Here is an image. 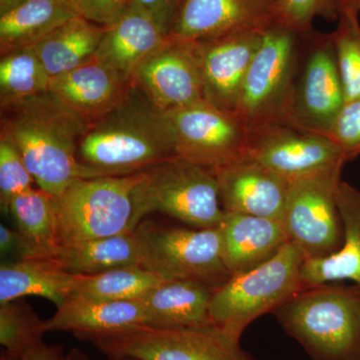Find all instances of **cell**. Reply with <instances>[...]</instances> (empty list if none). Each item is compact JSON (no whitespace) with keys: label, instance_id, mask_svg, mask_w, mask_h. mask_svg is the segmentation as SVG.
I'll return each mask as SVG.
<instances>
[{"label":"cell","instance_id":"b9f144b4","mask_svg":"<svg viewBox=\"0 0 360 360\" xmlns=\"http://www.w3.org/2000/svg\"><path fill=\"white\" fill-rule=\"evenodd\" d=\"M341 9H352L360 14V0H342Z\"/></svg>","mask_w":360,"mask_h":360},{"label":"cell","instance_id":"f1b7e54d","mask_svg":"<svg viewBox=\"0 0 360 360\" xmlns=\"http://www.w3.org/2000/svg\"><path fill=\"white\" fill-rule=\"evenodd\" d=\"M162 283H165L162 278L142 265H132L94 276H82L70 298L96 302L139 300Z\"/></svg>","mask_w":360,"mask_h":360},{"label":"cell","instance_id":"9c48e42d","mask_svg":"<svg viewBox=\"0 0 360 360\" xmlns=\"http://www.w3.org/2000/svg\"><path fill=\"white\" fill-rule=\"evenodd\" d=\"M84 341L115 360H255L238 340L213 324L180 328L143 324Z\"/></svg>","mask_w":360,"mask_h":360},{"label":"cell","instance_id":"52a82bcc","mask_svg":"<svg viewBox=\"0 0 360 360\" xmlns=\"http://www.w3.org/2000/svg\"><path fill=\"white\" fill-rule=\"evenodd\" d=\"M141 265L165 281H193L217 288L231 277L219 226H174L144 219L134 229Z\"/></svg>","mask_w":360,"mask_h":360},{"label":"cell","instance_id":"484cf974","mask_svg":"<svg viewBox=\"0 0 360 360\" xmlns=\"http://www.w3.org/2000/svg\"><path fill=\"white\" fill-rule=\"evenodd\" d=\"M51 259L66 271L82 276L141 265V248L135 231L65 246L59 248Z\"/></svg>","mask_w":360,"mask_h":360},{"label":"cell","instance_id":"4dcf8cb0","mask_svg":"<svg viewBox=\"0 0 360 360\" xmlns=\"http://www.w3.org/2000/svg\"><path fill=\"white\" fill-rule=\"evenodd\" d=\"M331 39L347 103L360 97L359 13L341 9L338 28L331 33Z\"/></svg>","mask_w":360,"mask_h":360},{"label":"cell","instance_id":"d6986e66","mask_svg":"<svg viewBox=\"0 0 360 360\" xmlns=\"http://www.w3.org/2000/svg\"><path fill=\"white\" fill-rule=\"evenodd\" d=\"M219 229L231 276L264 264L290 241L281 219L245 213L224 212Z\"/></svg>","mask_w":360,"mask_h":360},{"label":"cell","instance_id":"4316f807","mask_svg":"<svg viewBox=\"0 0 360 360\" xmlns=\"http://www.w3.org/2000/svg\"><path fill=\"white\" fill-rule=\"evenodd\" d=\"M75 16L60 0H27L0 15V56L34 46Z\"/></svg>","mask_w":360,"mask_h":360},{"label":"cell","instance_id":"e0dca14e","mask_svg":"<svg viewBox=\"0 0 360 360\" xmlns=\"http://www.w3.org/2000/svg\"><path fill=\"white\" fill-rule=\"evenodd\" d=\"M213 172L224 212L283 219L288 180L248 156Z\"/></svg>","mask_w":360,"mask_h":360},{"label":"cell","instance_id":"5b68a950","mask_svg":"<svg viewBox=\"0 0 360 360\" xmlns=\"http://www.w3.org/2000/svg\"><path fill=\"white\" fill-rule=\"evenodd\" d=\"M132 203L131 231L155 212L193 229L219 226L224 212L214 172L180 158L142 172Z\"/></svg>","mask_w":360,"mask_h":360},{"label":"cell","instance_id":"2e32d148","mask_svg":"<svg viewBox=\"0 0 360 360\" xmlns=\"http://www.w3.org/2000/svg\"><path fill=\"white\" fill-rule=\"evenodd\" d=\"M264 30H248L196 41L206 103L236 113L241 87Z\"/></svg>","mask_w":360,"mask_h":360},{"label":"cell","instance_id":"ac0fdd59","mask_svg":"<svg viewBox=\"0 0 360 360\" xmlns=\"http://www.w3.org/2000/svg\"><path fill=\"white\" fill-rule=\"evenodd\" d=\"M134 82L96 58L52 77L49 91L87 124L96 122L129 94Z\"/></svg>","mask_w":360,"mask_h":360},{"label":"cell","instance_id":"9a60e30c","mask_svg":"<svg viewBox=\"0 0 360 360\" xmlns=\"http://www.w3.org/2000/svg\"><path fill=\"white\" fill-rule=\"evenodd\" d=\"M274 21V7L265 0H181L167 37L202 41L264 30Z\"/></svg>","mask_w":360,"mask_h":360},{"label":"cell","instance_id":"3957f363","mask_svg":"<svg viewBox=\"0 0 360 360\" xmlns=\"http://www.w3.org/2000/svg\"><path fill=\"white\" fill-rule=\"evenodd\" d=\"M312 360H360V286L307 288L272 312Z\"/></svg>","mask_w":360,"mask_h":360},{"label":"cell","instance_id":"ee69618b","mask_svg":"<svg viewBox=\"0 0 360 360\" xmlns=\"http://www.w3.org/2000/svg\"><path fill=\"white\" fill-rule=\"evenodd\" d=\"M265 1L269 2V4H271L272 6L274 7V4H276V0H265Z\"/></svg>","mask_w":360,"mask_h":360},{"label":"cell","instance_id":"6da1fadb","mask_svg":"<svg viewBox=\"0 0 360 360\" xmlns=\"http://www.w3.org/2000/svg\"><path fill=\"white\" fill-rule=\"evenodd\" d=\"M174 158V132L168 112L134 84L122 103L89 125L80 139L78 176H127Z\"/></svg>","mask_w":360,"mask_h":360},{"label":"cell","instance_id":"836d02e7","mask_svg":"<svg viewBox=\"0 0 360 360\" xmlns=\"http://www.w3.org/2000/svg\"><path fill=\"white\" fill-rule=\"evenodd\" d=\"M35 184L18 148L4 136H0V203L7 212L11 200L32 188Z\"/></svg>","mask_w":360,"mask_h":360},{"label":"cell","instance_id":"7bdbcfd3","mask_svg":"<svg viewBox=\"0 0 360 360\" xmlns=\"http://www.w3.org/2000/svg\"><path fill=\"white\" fill-rule=\"evenodd\" d=\"M61 2H63V4H66V6H70L71 9L73 11V7H75V2H77V0H60Z\"/></svg>","mask_w":360,"mask_h":360},{"label":"cell","instance_id":"5bb4252c","mask_svg":"<svg viewBox=\"0 0 360 360\" xmlns=\"http://www.w3.org/2000/svg\"><path fill=\"white\" fill-rule=\"evenodd\" d=\"M345 103L333 39L331 34L322 35L315 40L302 75L296 79L286 125L328 137Z\"/></svg>","mask_w":360,"mask_h":360},{"label":"cell","instance_id":"83f0119b","mask_svg":"<svg viewBox=\"0 0 360 360\" xmlns=\"http://www.w3.org/2000/svg\"><path fill=\"white\" fill-rule=\"evenodd\" d=\"M6 213L16 229L39 248L42 257L51 258L58 250L56 198L42 189H30L11 200Z\"/></svg>","mask_w":360,"mask_h":360},{"label":"cell","instance_id":"7a4b0ae2","mask_svg":"<svg viewBox=\"0 0 360 360\" xmlns=\"http://www.w3.org/2000/svg\"><path fill=\"white\" fill-rule=\"evenodd\" d=\"M1 134L20 151L39 188L59 196L79 179L77 151L89 125L51 91L1 106Z\"/></svg>","mask_w":360,"mask_h":360},{"label":"cell","instance_id":"f35d334b","mask_svg":"<svg viewBox=\"0 0 360 360\" xmlns=\"http://www.w3.org/2000/svg\"><path fill=\"white\" fill-rule=\"evenodd\" d=\"M65 354L61 345H47L44 340L20 352L4 350L0 360H65Z\"/></svg>","mask_w":360,"mask_h":360},{"label":"cell","instance_id":"ab89813d","mask_svg":"<svg viewBox=\"0 0 360 360\" xmlns=\"http://www.w3.org/2000/svg\"><path fill=\"white\" fill-rule=\"evenodd\" d=\"M27 0H0V15L13 11L15 7L25 4Z\"/></svg>","mask_w":360,"mask_h":360},{"label":"cell","instance_id":"f546056e","mask_svg":"<svg viewBox=\"0 0 360 360\" xmlns=\"http://www.w3.org/2000/svg\"><path fill=\"white\" fill-rule=\"evenodd\" d=\"M51 77L32 47L0 59V108L49 91Z\"/></svg>","mask_w":360,"mask_h":360},{"label":"cell","instance_id":"8992f818","mask_svg":"<svg viewBox=\"0 0 360 360\" xmlns=\"http://www.w3.org/2000/svg\"><path fill=\"white\" fill-rule=\"evenodd\" d=\"M298 35L274 21L264 30L234 113L246 129L288 123L295 91Z\"/></svg>","mask_w":360,"mask_h":360},{"label":"cell","instance_id":"60d3db41","mask_svg":"<svg viewBox=\"0 0 360 360\" xmlns=\"http://www.w3.org/2000/svg\"><path fill=\"white\" fill-rule=\"evenodd\" d=\"M65 360H92L89 355L85 354L84 352L78 348H72L68 354H65Z\"/></svg>","mask_w":360,"mask_h":360},{"label":"cell","instance_id":"cb8c5ba5","mask_svg":"<svg viewBox=\"0 0 360 360\" xmlns=\"http://www.w3.org/2000/svg\"><path fill=\"white\" fill-rule=\"evenodd\" d=\"M82 274L66 271L51 258L15 260L0 266V304L39 296L60 307Z\"/></svg>","mask_w":360,"mask_h":360},{"label":"cell","instance_id":"277c9868","mask_svg":"<svg viewBox=\"0 0 360 360\" xmlns=\"http://www.w3.org/2000/svg\"><path fill=\"white\" fill-rule=\"evenodd\" d=\"M304 259L300 248L288 241L264 264L229 277L213 290L210 307L213 326L240 340L251 322L305 290L302 281Z\"/></svg>","mask_w":360,"mask_h":360},{"label":"cell","instance_id":"30bf717a","mask_svg":"<svg viewBox=\"0 0 360 360\" xmlns=\"http://www.w3.org/2000/svg\"><path fill=\"white\" fill-rule=\"evenodd\" d=\"M341 170L288 184L281 221L290 241L300 248L305 259L326 257L340 250L343 236L338 206Z\"/></svg>","mask_w":360,"mask_h":360},{"label":"cell","instance_id":"d590c367","mask_svg":"<svg viewBox=\"0 0 360 360\" xmlns=\"http://www.w3.org/2000/svg\"><path fill=\"white\" fill-rule=\"evenodd\" d=\"M131 0H77L73 11L85 20L108 27L129 8Z\"/></svg>","mask_w":360,"mask_h":360},{"label":"cell","instance_id":"ffe728a7","mask_svg":"<svg viewBox=\"0 0 360 360\" xmlns=\"http://www.w3.org/2000/svg\"><path fill=\"white\" fill-rule=\"evenodd\" d=\"M338 206L342 224L340 250L326 257L307 258L302 267L304 288L350 281L360 286V191L341 180Z\"/></svg>","mask_w":360,"mask_h":360},{"label":"cell","instance_id":"74e56055","mask_svg":"<svg viewBox=\"0 0 360 360\" xmlns=\"http://www.w3.org/2000/svg\"><path fill=\"white\" fill-rule=\"evenodd\" d=\"M181 0H131L129 6L139 7L153 16L163 32H169L170 25Z\"/></svg>","mask_w":360,"mask_h":360},{"label":"cell","instance_id":"44dd1931","mask_svg":"<svg viewBox=\"0 0 360 360\" xmlns=\"http://www.w3.org/2000/svg\"><path fill=\"white\" fill-rule=\"evenodd\" d=\"M167 39L153 16L129 6L115 23L105 27L94 58L132 80L137 68Z\"/></svg>","mask_w":360,"mask_h":360},{"label":"cell","instance_id":"7c38bea8","mask_svg":"<svg viewBox=\"0 0 360 360\" xmlns=\"http://www.w3.org/2000/svg\"><path fill=\"white\" fill-rule=\"evenodd\" d=\"M246 156L288 181L342 169L347 162L328 137L285 124L250 129Z\"/></svg>","mask_w":360,"mask_h":360},{"label":"cell","instance_id":"e575fe53","mask_svg":"<svg viewBox=\"0 0 360 360\" xmlns=\"http://www.w3.org/2000/svg\"><path fill=\"white\" fill-rule=\"evenodd\" d=\"M328 139L338 146L345 161L360 155V97L345 103Z\"/></svg>","mask_w":360,"mask_h":360},{"label":"cell","instance_id":"603a6c76","mask_svg":"<svg viewBox=\"0 0 360 360\" xmlns=\"http://www.w3.org/2000/svg\"><path fill=\"white\" fill-rule=\"evenodd\" d=\"M214 288L193 281H165L139 300L148 314L146 326L162 328L212 324L210 300Z\"/></svg>","mask_w":360,"mask_h":360},{"label":"cell","instance_id":"4fadbf2b","mask_svg":"<svg viewBox=\"0 0 360 360\" xmlns=\"http://www.w3.org/2000/svg\"><path fill=\"white\" fill-rule=\"evenodd\" d=\"M132 82L165 112L205 101L198 42L167 37L137 68Z\"/></svg>","mask_w":360,"mask_h":360},{"label":"cell","instance_id":"1f68e13d","mask_svg":"<svg viewBox=\"0 0 360 360\" xmlns=\"http://www.w3.org/2000/svg\"><path fill=\"white\" fill-rule=\"evenodd\" d=\"M44 321L20 300L0 304V343L8 352H20L44 340Z\"/></svg>","mask_w":360,"mask_h":360},{"label":"cell","instance_id":"8d00e7d4","mask_svg":"<svg viewBox=\"0 0 360 360\" xmlns=\"http://www.w3.org/2000/svg\"><path fill=\"white\" fill-rule=\"evenodd\" d=\"M0 251L2 255L15 257L16 260L44 258L39 248L20 231L4 224L0 225Z\"/></svg>","mask_w":360,"mask_h":360},{"label":"cell","instance_id":"7402d4cb","mask_svg":"<svg viewBox=\"0 0 360 360\" xmlns=\"http://www.w3.org/2000/svg\"><path fill=\"white\" fill-rule=\"evenodd\" d=\"M148 323V314L141 300L96 302L70 297L44 321L46 333H70L78 340L90 335L115 333Z\"/></svg>","mask_w":360,"mask_h":360},{"label":"cell","instance_id":"8fae6325","mask_svg":"<svg viewBox=\"0 0 360 360\" xmlns=\"http://www.w3.org/2000/svg\"><path fill=\"white\" fill-rule=\"evenodd\" d=\"M168 115L177 158L212 172L245 158L250 130L234 113L201 101Z\"/></svg>","mask_w":360,"mask_h":360},{"label":"cell","instance_id":"d4e9b609","mask_svg":"<svg viewBox=\"0 0 360 360\" xmlns=\"http://www.w3.org/2000/svg\"><path fill=\"white\" fill-rule=\"evenodd\" d=\"M105 27L75 16L32 47L49 77H56L94 58Z\"/></svg>","mask_w":360,"mask_h":360},{"label":"cell","instance_id":"d6a6232c","mask_svg":"<svg viewBox=\"0 0 360 360\" xmlns=\"http://www.w3.org/2000/svg\"><path fill=\"white\" fill-rule=\"evenodd\" d=\"M341 2L342 0H276L274 22L302 35L309 32L314 18H338Z\"/></svg>","mask_w":360,"mask_h":360},{"label":"cell","instance_id":"ba28073f","mask_svg":"<svg viewBox=\"0 0 360 360\" xmlns=\"http://www.w3.org/2000/svg\"><path fill=\"white\" fill-rule=\"evenodd\" d=\"M141 177L142 172L127 176L77 179L56 196L58 250L131 231L132 193Z\"/></svg>","mask_w":360,"mask_h":360}]
</instances>
